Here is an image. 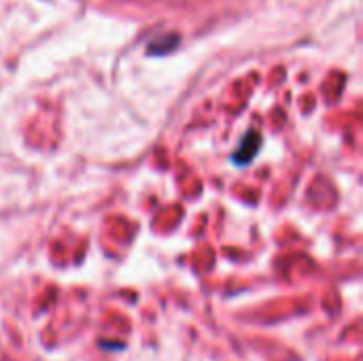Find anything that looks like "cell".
I'll return each instance as SVG.
<instances>
[{"mask_svg": "<svg viewBox=\"0 0 363 361\" xmlns=\"http://www.w3.org/2000/svg\"><path fill=\"white\" fill-rule=\"evenodd\" d=\"M259 145H262L259 134H257V132H249V134H247V138L242 140V145L238 147V151L234 153V164H238V166L249 164V162L257 155Z\"/></svg>", "mask_w": 363, "mask_h": 361, "instance_id": "cell-1", "label": "cell"}]
</instances>
